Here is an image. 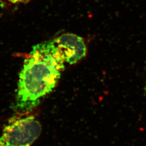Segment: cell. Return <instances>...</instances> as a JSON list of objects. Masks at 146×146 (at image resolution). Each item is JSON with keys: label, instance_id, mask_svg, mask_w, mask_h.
Returning a JSON list of instances; mask_svg holds the SVG:
<instances>
[{"label": "cell", "instance_id": "obj_1", "mask_svg": "<svg viewBox=\"0 0 146 146\" xmlns=\"http://www.w3.org/2000/svg\"><path fill=\"white\" fill-rule=\"evenodd\" d=\"M64 65L52 40L34 46L19 75L17 110L28 111L36 107L55 88Z\"/></svg>", "mask_w": 146, "mask_h": 146}, {"label": "cell", "instance_id": "obj_2", "mask_svg": "<svg viewBox=\"0 0 146 146\" xmlns=\"http://www.w3.org/2000/svg\"><path fill=\"white\" fill-rule=\"evenodd\" d=\"M41 131V125L34 116L13 117L3 129L0 146H31Z\"/></svg>", "mask_w": 146, "mask_h": 146}, {"label": "cell", "instance_id": "obj_3", "mask_svg": "<svg viewBox=\"0 0 146 146\" xmlns=\"http://www.w3.org/2000/svg\"><path fill=\"white\" fill-rule=\"evenodd\" d=\"M65 63L74 64L86 57L87 47L84 38L72 33H66L52 40Z\"/></svg>", "mask_w": 146, "mask_h": 146}, {"label": "cell", "instance_id": "obj_4", "mask_svg": "<svg viewBox=\"0 0 146 146\" xmlns=\"http://www.w3.org/2000/svg\"><path fill=\"white\" fill-rule=\"evenodd\" d=\"M11 3H25L29 0H8Z\"/></svg>", "mask_w": 146, "mask_h": 146}]
</instances>
